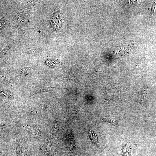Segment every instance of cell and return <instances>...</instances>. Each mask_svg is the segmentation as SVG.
I'll list each match as a JSON object with an SVG mask.
<instances>
[{
    "instance_id": "1",
    "label": "cell",
    "mask_w": 156,
    "mask_h": 156,
    "mask_svg": "<svg viewBox=\"0 0 156 156\" xmlns=\"http://www.w3.org/2000/svg\"><path fill=\"white\" fill-rule=\"evenodd\" d=\"M89 133L93 142L95 144L96 143L97 141V138L95 133L91 130H89Z\"/></svg>"
},
{
    "instance_id": "3",
    "label": "cell",
    "mask_w": 156,
    "mask_h": 156,
    "mask_svg": "<svg viewBox=\"0 0 156 156\" xmlns=\"http://www.w3.org/2000/svg\"><path fill=\"white\" fill-rule=\"evenodd\" d=\"M55 89H56L57 88H53V87L48 88H46L38 90H37L36 91L35 93L34 94H33V95L34 94H35L39 93L40 92H48V91H50L51 90H53Z\"/></svg>"
},
{
    "instance_id": "4",
    "label": "cell",
    "mask_w": 156,
    "mask_h": 156,
    "mask_svg": "<svg viewBox=\"0 0 156 156\" xmlns=\"http://www.w3.org/2000/svg\"><path fill=\"white\" fill-rule=\"evenodd\" d=\"M8 48H5L3 50H2L1 52V54L2 55L4 53H5L8 50Z\"/></svg>"
},
{
    "instance_id": "2",
    "label": "cell",
    "mask_w": 156,
    "mask_h": 156,
    "mask_svg": "<svg viewBox=\"0 0 156 156\" xmlns=\"http://www.w3.org/2000/svg\"><path fill=\"white\" fill-rule=\"evenodd\" d=\"M32 70V68L31 67H28L22 69L21 71L25 75H27L30 73Z\"/></svg>"
}]
</instances>
